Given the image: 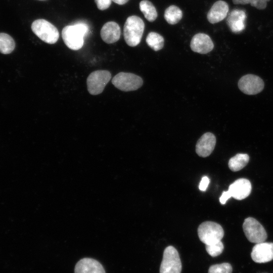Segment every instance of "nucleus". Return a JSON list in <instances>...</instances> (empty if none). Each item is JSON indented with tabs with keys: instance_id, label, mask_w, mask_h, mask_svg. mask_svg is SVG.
I'll return each mask as SVG.
<instances>
[{
	"instance_id": "nucleus-1",
	"label": "nucleus",
	"mask_w": 273,
	"mask_h": 273,
	"mask_svg": "<svg viewBox=\"0 0 273 273\" xmlns=\"http://www.w3.org/2000/svg\"><path fill=\"white\" fill-rule=\"evenodd\" d=\"M88 32V26L84 23L78 22L64 27L62 31V37L68 48L76 51L83 47L84 37Z\"/></svg>"
},
{
	"instance_id": "nucleus-2",
	"label": "nucleus",
	"mask_w": 273,
	"mask_h": 273,
	"mask_svg": "<svg viewBox=\"0 0 273 273\" xmlns=\"http://www.w3.org/2000/svg\"><path fill=\"white\" fill-rule=\"evenodd\" d=\"M145 28L143 20L137 16L128 17L124 25L125 41L130 47H135L141 42Z\"/></svg>"
},
{
	"instance_id": "nucleus-3",
	"label": "nucleus",
	"mask_w": 273,
	"mask_h": 273,
	"mask_svg": "<svg viewBox=\"0 0 273 273\" xmlns=\"http://www.w3.org/2000/svg\"><path fill=\"white\" fill-rule=\"evenodd\" d=\"M31 27L33 32L47 43H55L59 38L57 28L46 20H36L33 22Z\"/></svg>"
},
{
	"instance_id": "nucleus-4",
	"label": "nucleus",
	"mask_w": 273,
	"mask_h": 273,
	"mask_svg": "<svg viewBox=\"0 0 273 273\" xmlns=\"http://www.w3.org/2000/svg\"><path fill=\"white\" fill-rule=\"evenodd\" d=\"M200 240L205 245H209L221 241L224 236V231L218 223L213 221L202 222L198 228Z\"/></svg>"
},
{
	"instance_id": "nucleus-5",
	"label": "nucleus",
	"mask_w": 273,
	"mask_h": 273,
	"mask_svg": "<svg viewBox=\"0 0 273 273\" xmlns=\"http://www.w3.org/2000/svg\"><path fill=\"white\" fill-rule=\"evenodd\" d=\"M181 263L177 250L172 246L167 247L163 252L160 273H180Z\"/></svg>"
},
{
	"instance_id": "nucleus-6",
	"label": "nucleus",
	"mask_w": 273,
	"mask_h": 273,
	"mask_svg": "<svg viewBox=\"0 0 273 273\" xmlns=\"http://www.w3.org/2000/svg\"><path fill=\"white\" fill-rule=\"evenodd\" d=\"M112 84L118 89L124 92L135 90L143 83L142 78L134 74L119 72L112 79Z\"/></svg>"
},
{
	"instance_id": "nucleus-7",
	"label": "nucleus",
	"mask_w": 273,
	"mask_h": 273,
	"mask_svg": "<svg viewBox=\"0 0 273 273\" xmlns=\"http://www.w3.org/2000/svg\"><path fill=\"white\" fill-rule=\"evenodd\" d=\"M243 229L247 239L251 243L257 244L263 242L267 237L263 226L251 217L244 220Z\"/></svg>"
},
{
	"instance_id": "nucleus-8",
	"label": "nucleus",
	"mask_w": 273,
	"mask_h": 273,
	"mask_svg": "<svg viewBox=\"0 0 273 273\" xmlns=\"http://www.w3.org/2000/svg\"><path fill=\"white\" fill-rule=\"evenodd\" d=\"M111 78V73L107 70H99L92 72L86 79L88 92L92 95L100 94Z\"/></svg>"
},
{
	"instance_id": "nucleus-9",
	"label": "nucleus",
	"mask_w": 273,
	"mask_h": 273,
	"mask_svg": "<svg viewBox=\"0 0 273 273\" xmlns=\"http://www.w3.org/2000/svg\"><path fill=\"white\" fill-rule=\"evenodd\" d=\"M263 80L254 74H247L242 76L238 81L239 89L244 94L253 95L261 92L264 88Z\"/></svg>"
},
{
	"instance_id": "nucleus-10",
	"label": "nucleus",
	"mask_w": 273,
	"mask_h": 273,
	"mask_svg": "<svg viewBox=\"0 0 273 273\" xmlns=\"http://www.w3.org/2000/svg\"><path fill=\"white\" fill-rule=\"evenodd\" d=\"M252 260L257 263H266L273 260V243H257L251 253Z\"/></svg>"
},
{
	"instance_id": "nucleus-11",
	"label": "nucleus",
	"mask_w": 273,
	"mask_h": 273,
	"mask_svg": "<svg viewBox=\"0 0 273 273\" xmlns=\"http://www.w3.org/2000/svg\"><path fill=\"white\" fill-rule=\"evenodd\" d=\"M190 47L194 52L205 54L211 51L214 44L209 35L203 33L195 34L191 41Z\"/></svg>"
},
{
	"instance_id": "nucleus-12",
	"label": "nucleus",
	"mask_w": 273,
	"mask_h": 273,
	"mask_svg": "<svg viewBox=\"0 0 273 273\" xmlns=\"http://www.w3.org/2000/svg\"><path fill=\"white\" fill-rule=\"evenodd\" d=\"M250 181L246 178L237 179L229 187V192L234 199L241 200L247 197L251 192Z\"/></svg>"
},
{
	"instance_id": "nucleus-13",
	"label": "nucleus",
	"mask_w": 273,
	"mask_h": 273,
	"mask_svg": "<svg viewBox=\"0 0 273 273\" xmlns=\"http://www.w3.org/2000/svg\"><path fill=\"white\" fill-rule=\"evenodd\" d=\"M216 144V137L211 132L203 134L196 145V152L200 157H206L213 151Z\"/></svg>"
},
{
	"instance_id": "nucleus-14",
	"label": "nucleus",
	"mask_w": 273,
	"mask_h": 273,
	"mask_svg": "<svg viewBox=\"0 0 273 273\" xmlns=\"http://www.w3.org/2000/svg\"><path fill=\"white\" fill-rule=\"evenodd\" d=\"M229 11L228 3L223 1H218L214 3L207 13V20L212 24L218 23L228 16Z\"/></svg>"
},
{
	"instance_id": "nucleus-15",
	"label": "nucleus",
	"mask_w": 273,
	"mask_h": 273,
	"mask_svg": "<svg viewBox=\"0 0 273 273\" xmlns=\"http://www.w3.org/2000/svg\"><path fill=\"white\" fill-rule=\"evenodd\" d=\"M74 273H106L102 265L90 258L80 259L75 265Z\"/></svg>"
},
{
	"instance_id": "nucleus-16",
	"label": "nucleus",
	"mask_w": 273,
	"mask_h": 273,
	"mask_svg": "<svg viewBox=\"0 0 273 273\" xmlns=\"http://www.w3.org/2000/svg\"><path fill=\"white\" fill-rule=\"evenodd\" d=\"M246 18V15L244 11L235 9L229 14L226 23L233 32L238 33L244 29Z\"/></svg>"
},
{
	"instance_id": "nucleus-17",
	"label": "nucleus",
	"mask_w": 273,
	"mask_h": 273,
	"mask_svg": "<svg viewBox=\"0 0 273 273\" xmlns=\"http://www.w3.org/2000/svg\"><path fill=\"white\" fill-rule=\"evenodd\" d=\"M100 34L104 42L108 44L113 43L117 41L120 38V28L115 22L109 21L103 25Z\"/></svg>"
},
{
	"instance_id": "nucleus-18",
	"label": "nucleus",
	"mask_w": 273,
	"mask_h": 273,
	"mask_svg": "<svg viewBox=\"0 0 273 273\" xmlns=\"http://www.w3.org/2000/svg\"><path fill=\"white\" fill-rule=\"evenodd\" d=\"M249 156L247 154L238 153L229 161V167L233 171L243 169L248 163Z\"/></svg>"
},
{
	"instance_id": "nucleus-19",
	"label": "nucleus",
	"mask_w": 273,
	"mask_h": 273,
	"mask_svg": "<svg viewBox=\"0 0 273 273\" xmlns=\"http://www.w3.org/2000/svg\"><path fill=\"white\" fill-rule=\"evenodd\" d=\"M139 6L141 11L148 21L153 22L156 19L158 14L155 7L151 2L143 0L140 2Z\"/></svg>"
},
{
	"instance_id": "nucleus-20",
	"label": "nucleus",
	"mask_w": 273,
	"mask_h": 273,
	"mask_svg": "<svg viewBox=\"0 0 273 273\" xmlns=\"http://www.w3.org/2000/svg\"><path fill=\"white\" fill-rule=\"evenodd\" d=\"M164 17L168 23L174 25L181 19L183 13L178 7L171 5L165 10Z\"/></svg>"
},
{
	"instance_id": "nucleus-21",
	"label": "nucleus",
	"mask_w": 273,
	"mask_h": 273,
	"mask_svg": "<svg viewBox=\"0 0 273 273\" xmlns=\"http://www.w3.org/2000/svg\"><path fill=\"white\" fill-rule=\"evenodd\" d=\"M15 47L13 38L5 33H0V53L3 54H10Z\"/></svg>"
},
{
	"instance_id": "nucleus-22",
	"label": "nucleus",
	"mask_w": 273,
	"mask_h": 273,
	"mask_svg": "<svg viewBox=\"0 0 273 273\" xmlns=\"http://www.w3.org/2000/svg\"><path fill=\"white\" fill-rule=\"evenodd\" d=\"M146 41L149 47L155 51L161 50L164 46L163 37L160 34L155 32H150L146 37Z\"/></svg>"
},
{
	"instance_id": "nucleus-23",
	"label": "nucleus",
	"mask_w": 273,
	"mask_h": 273,
	"mask_svg": "<svg viewBox=\"0 0 273 273\" xmlns=\"http://www.w3.org/2000/svg\"><path fill=\"white\" fill-rule=\"evenodd\" d=\"M270 0H232L234 4H250L258 10H264L266 8L267 2Z\"/></svg>"
},
{
	"instance_id": "nucleus-24",
	"label": "nucleus",
	"mask_w": 273,
	"mask_h": 273,
	"mask_svg": "<svg viewBox=\"0 0 273 273\" xmlns=\"http://www.w3.org/2000/svg\"><path fill=\"white\" fill-rule=\"evenodd\" d=\"M205 248L211 256L216 257L222 252L224 246L222 242L219 241L209 245H206Z\"/></svg>"
},
{
	"instance_id": "nucleus-25",
	"label": "nucleus",
	"mask_w": 273,
	"mask_h": 273,
	"mask_svg": "<svg viewBox=\"0 0 273 273\" xmlns=\"http://www.w3.org/2000/svg\"><path fill=\"white\" fill-rule=\"evenodd\" d=\"M232 265L229 263L214 264L209 267L208 273H232Z\"/></svg>"
},
{
	"instance_id": "nucleus-26",
	"label": "nucleus",
	"mask_w": 273,
	"mask_h": 273,
	"mask_svg": "<svg viewBox=\"0 0 273 273\" xmlns=\"http://www.w3.org/2000/svg\"><path fill=\"white\" fill-rule=\"evenodd\" d=\"M112 0H95L98 8L100 10L107 9L111 5Z\"/></svg>"
},
{
	"instance_id": "nucleus-27",
	"label": "nucleus",
	"mask_w": 273,
	"mask_h": 273,
	"mask_svg": "<svg viewBox=\"0 0 273 273\" xmlns=\"http://www.w3.org/2000/svg\"><path fill=\"white\" fill-rule=\"evenodd\" d=\"M210 180L207 176L202 177L199 186V188L201 191H205L209 184Z\"/></svg>"
},
{
	"instance_id": "nucleus-28",
	"label": "nucleus",
	"mask_w": 273,
	"mask_h": 273,
	"mask_svg": "<svg viewBox=\"0 0 273 273\" xmlns=\"http://www.w3.org/2000/svg\"><path fill=\"white\" fill-rule=\"evenodd\" d=\"M231 197L232 196L229 191H223L219 198V201L221 204H225L226 201Z\"/></svg>"
},
{
	"instance_id": "nucleus-29",
	"label": "nucleus",
	"mask_w": 273,
	"mask_h": 273,
	"mask_svg": "<svg viewBox=\"0 0 273 273\" xmlns=\"http://www.w3.org/2000/svg\"><path fill=\"white\" fill-rule=\"evenodd\" d=\"M129 0H112L113 2L118 5H124L126 4Z\"/></svg>"
}]
</instances>
